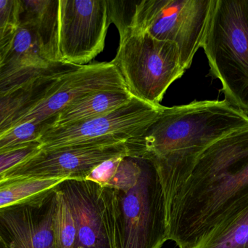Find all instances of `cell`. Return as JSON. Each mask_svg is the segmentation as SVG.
I'll use <instances>...</instances> for the list:
<instances>
[{
  "label": "cell",
  "instance_id": "cell-22",
  "mask_svg": "<svg viewBox=\"0 0 248 248\" xmlns=\"http://www.w3.org/2000/svg\"><path fill=\"white\" fill-rule=\"evenodd\" d=\"M2 179V178H1V179H0V182H1V181H2V179Z\"/></svg>",
  "mask_w": 248,
  "mask_h": 248
},
{
  "label": "cell",
  "instance_id": "cell-15",
  "mask_svg": "<svg viewBox=\"0 0 248 248\" xmlns=\"http://www.w3.org/2000/svg\"><path fill=\"white\" fill-rule=\"evenodd\" d=\"M200 248H248V209L214 231Z\"/></svg>",
  "mask_w": 248,
  "mask_h": 248
},
{
  "label": "cell",
  "instance_id": "cell-18",
  "mask_svg": "<svg viewBox=\"0 0 248 248\" xmlns=\"http://www.w3.org/2000/svg\"><path fill=\"white\" fill-rule=\"evenodd\" d=\"M39 151V145L11 151L0 155V179L23 163L36 155Z\"/></svg>",
  "mask_w": 248,
  "mask_h": 248
},
{
  "label": "cell",
  "instance_id": "cell-20",
  "mask_svg": "<svg viewBox=\"0 0 248 248\" xmlns=\"http://www.w3.org/2000/svg\"><path fill=\"white\" fill-rule=\"evenodd\" d=\"M13 47L17 53L23 54L28 52L31 48L34 47L33 37L30 32L25 29L18 30L15 36Z\"/></svg>",
  "mask_w": 248,
  "mask_h": 248
},
{
  "label": "cell",
  "instance_id": "cell-11",
  "mask_svg": "<svg viewBox=\"0 0 248 248\" xmlns=\"http://www.w3.org/2000/svg\"><path fill=\"white\" fill-rule=\"evenodd\" d=\"M58 187L75 223V248H114L101 185L87 179H68Z\"/></svg>",
  "mask_w": 248,
  "mask_h": 248
},
{
  "label": "cell",
  "instance_id": "cell-14",
  "mask_svg": "<svg viewBox=\"0 0 248 248\" xmlns=\"http://www.w3.org/2000/svg\"><path fill=\"white\" fill-rule=\"evenodd\" d=\"M132 97L128 89L98 92L65 108L44 127L65 126L103 116L124 106Z\"/></svg>",
  "mask_w": 248,
  "mask_h": 248
},
{
  "label": "cell",
  "instance_id": "cell-9",
  "mask_svg": "<svg viewBox=\"0 0 248 248\" xmlns=\"http://www.w3.org/2000/svg\"><path fill=\"white\" fill-rule=\"evenodd\" d=\"M111 23L108 0H60L59 61L87 65L104 50Z\"/></svg>",
  "mask_w": 248,
  "mask_h": 248
},
{
  "label": "cell",
  "instance_id": "cell-1",
  "mask_svg": "<svg viewBox=\"0 0 248 248\" xmlns=\"http://www.w3.org/2000/svg\"><path fill=\"white\" fill-rule=\"evenodd\" d=\"M160 182L169 240L179 248H201L248 209V125L211 144L183 173Z\"/></svg>",
  "mask_w": 248,
  "mask_h": 248
},
{
  "label": "cell",
  "instance_id": "cell-12",
  "mask_svg": "<svg viewBox=\"0 0 248 248\" xmlns=\"http://www.w3.org/2000/svg\"><path fill=\"white\" fill-rule=\"evenodd\" d=\"M55 205L54 192L41 213V208L26 206L0 211V235L7 248H55Z\"/></svg>",
  "mask_w": 248,
  "mask_h": 248
},
{
  "label": "cell",
  "instance_id": "cell-19",
  "mask_svg": "<svg viewBox=\"0 0 248 248\" xmlns=\"http://www.w3.org/2000/svg\"><path fill=\"white\" fill-rule=\"evenodd\" d=\"M122 157H116L102 163L91 172L87 180L95 182L101 186L108 184L116 173Z\"/></svg>",
  "mask_w": 248,
  "mask_h": 248
},
{
  "label": "cell",
  "instance_id": "cell-17",
  "mask_svg": "<svg viewBox=\"0 0 248 248\" xmlns=\"http://www.w3.org/2000/svg\"><path fill=\"white\" fill-rule=\"evenodd\" d=\"M42 125L23 122L0 132V155L37 145Z\"/></svg>",
  "mask_w": 248,
  "mask_h": 248
},
{
  "label": "cell",
  "instance_id": "cell-21",
  "mask_svg": "<svg viewBox=\"0 0 248 248\" xmlns=\"http://www.w3.org/2000/svg\"><path fill=\"white\" fill-rule=\"evenodd\" d=\"M0 248H7L5 243H4L1 235H0Z\"/></svg>",
  "mask_w": 248,
  "mask_h": 248
},
{
  "label": "cell",
  "instance_id": "cell-4",
  "mask_svg": "<svg viewBox=\"0 0 248 248\" xmlns=\"http://www.w3.org/2000/svg\"><path fill=\"white\" fill-rule=\"evenodd\" d=\"M201 48L225 100L248 115V0H212Z\"/></svg>",
  "mask_w": 248,
  "mask_h": 248
},
{
  "label": "cell",
  "instance_id": "cell-16",
  "mask_svg": "<svg viewBox=\"0 0 248 248\" xmlns=\"http://www.w3.org/2000/svg\"><path fill=\"white\" fill-rule=\"evenodd\" d=\"M53 233L55 248H75L77 240L75 223L62 191L55 192Z\"/></svg>",
  "mask_w": 248,
  "mask_h": 248
},
{
  "label": "cell",
  "instance_id": "cell-5",
  "mask_svg": "<svg viewBox=\"0 0 248 248\" xmlns=\"http://www.w3.org/2000/svg\"><path fill=\"white\" fill-rule=\"evenodd\" d=\"M211 4L212 0H112L110 17L117 29L130 25L176 44L186 71L201 48Z\"/></svg>",
  "mask_w": 248,
  "mask_h": 248
},
{
  "label": "cell",
  "instance_id": "cell-6",
  "mask_svg": "<svg viewBox=\"0 0 248 248\" xmlns=\"http://www.w3.org/2000/svg\"><path fill=\"white\" fill-rule=\"evenodd\" d=\"M120 44L111 61L132 96L160 104L170 84L185 74L176 44L160 40L134 26L118 28Z\"/></svg>",
  "mask_w": 248,
  "mask_h": 248
},
{
  "label": "cell",
  "instance_id": "cell-3",
  "mask_svg": "<svg viewBox=\"0 0 248 248\" xmlns=\"http://www.w3.org/2000/svg\"><path fill=\"white\" fill-rule=\"evenodd\" d=\"M102 196L114 248H161L169 240L164 192L157 169L148 159L144 158L134 186H102Z\"/></svg>",
  "mask_w": 248,
  "mask_h": 248
},
{
  "label": "cell",
  "instance_id": "cell-7",
  "mask_svg": "<svg viewBox=\"0 0 248 248\" xmlns=\"http://www.w3.org/2000/svg\"><path fill=\"white\" fill-rule=\"evenodd\" d=\"M133 96L119 109L98 117L57 128L42 126L39 149L48 151L68 146L128 142L140 136L163 109Z\"/></svg>",
  "mask_w": 248,
  "mask_h": 248
},
{
  "label": "cell",
  "instance_id": "cell-2",
  "mask_svg": "<svg viewBox=\"0 0 248 248\" xmlns=\"http://www.w3.org/2000/svg\"><path fill=\"white\" fill-rule=\"evenodd\" d=\"M248 125V115L224 99L165 107L137 138L127 142L129 155L153 162L160 180L189 169L220 138Z\"/></svg>",
  "mask_w": 248,
  "mask_h": 248
},
{
  "label": "cell",
  "instance_id": "cell-10",
  "mask_svg": "<svg viewBox=\"0 0 248 248\" xmlns=\"http://www.w3.org/2000/svg\"><path fill=\"white\" fill-rule=\"evenodd\" d=\"M129 155L127 142L83 144L41 151L4 177L39 176L53 179H87L97 166L116 157Z\"/></svg>",
  "mask_w": 248,
  "mask_h": 248
},
{
  "label": "cell",
  "instance_id": "cell-8",
  "mask_svg": "<svg viewBox=\"0 0 248 248\" xmlns=\"http://www.w3.org/2000/svg\"><path fill=\"white\" fill-rule=\"evenodd\" d=\"M127 89L116 66L110 62L78 65L51 79L40 99L12 123L49 124L62 110L78 100L106 90Z\"/></svg>",
  "mask_w": 248,
  "mask_h": 248
},
{
  "label": "cell",
  "instance_id": "cell-13",
  "mask_svg": "<svg viewBox=\"0 0 248 248\" xmlns=\"http://www.w3.org/2000/svg\"><path fill=\"white\" fill-rule=\"evenodd\" d=\"M65 179L17 176L0 182V211L16 207L42 208Z\"/></svg>",
  "mask_w": 248,
  "mask_h": 248
}]
</instances>
